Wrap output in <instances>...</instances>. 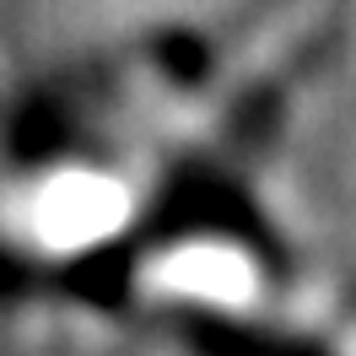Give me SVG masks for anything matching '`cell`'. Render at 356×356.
Masks as SVG:
<instances>
[{
  "instance_id": "1",
  "label": "cell",
  "mask_w": 356,
  "mask_h": 356,
  "mask_svg": "<svg viewBox=\"0 0 356 356\" xmlns=\"http://www.w3.org/2000/svg\"><path fill=\"white\" fill-rule=\"evenodd\" d=\"M178 340L189 346V356H330L324 346H313L302 334L270 330V324H243L227 313H178Z\"/></svg>"
},
{
  "instance_id": "2",
  "label": "cell",
  "mask_w": 356,
  "mask_h": 356,
  "mask_svg": "<svg viewBox=\"0 0 356 356\" xmlns=\"http://www.w3.org/2000/svg\"><path fill=\"white\" fill-rule=\"evenodd\" d=\"M22 259H11V254H6V248H0V291H17L22 286Z\"/></svg>"
}]
</instances>
